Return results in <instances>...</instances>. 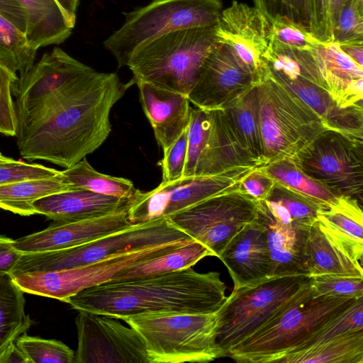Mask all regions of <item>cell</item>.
<instances>
[{
	"mask_svg": "<svg viewBox=\"0 0 363 363\" xmlns=\"http://www.w3.org/2000/svg\"><path fill=\"white\" fill-rule=\"evenodd\" d=\"M133 84L91 70L47 116L16 136L21 156L65 168L79 162L107 139L111 111Z\"/></svg>",
	"mask_w": 363,
	"mask_h": 363,
	"instance_id": "6da1fadb",
	"label": "cell"
},
{
	"mask_svg": "<svg viewBox=\"0 0 363 363\" xmlns=\"http://www.w3.org/2000/svg\"><path fill=\"white\" fill-rule=\"evenodd\" d=\"M225 289L219 272L200 273L190 267L107 281L79 291L66 303L77 311L123 320L149 313H212L225 301Z\"/></svg>",
	"mask_w": 363,
	"mask_h": 363,
	"instance_id": "7a4b0ae2",
	"label": "cell"
},
{
	"mask_svg": "<svg viewBox=\"0 0 363 363\" xmlns=\"http://www.w3.org/2000/svg\"><path fill=\"white\" fill-rule=\"evenodd\" d=\"M355 299L314 297L309 277L307 282L264 324L231 349L227 357L237 362L275 363L284 354L299 348Z\"/></svg>",
	"mask_w": 363,
	"mask_h": 363,
	"instance_id": "3957f363",
	"label": "cell"
},
{
	"mask_svg": "<svg viewBox=\"0 0 363 363\" xmlns=\"http://www.w3.org/2000/svg\"><path fill=\"white\" fill-rule=\"evenodd\" d=\"M216 28H186L143 43L133 50L127 64L132 80L188 95L217 43Z\"/></svg>",
	"mask_w": 363,
	"mask_h": 363,
	"instance_id": "277c9868",
	"label": "cell"
},
{
	"mask_svg": "<svg viewBox=\"0 0 363 363\" xmlns=\"http://www.w3.org/2000/svg\"><path fill=\"white\" fill-rule=\"evenodd\" d=\"M123 321L143 339L150 363H201L220 357L216 312L140 314Z\"/></svg>",
	"mask_w": 363,
	"mask_h": 363,
	"instance_id": "5b68a950",
	"label": "cell"
},
{
	"mask_svg": "<svg viewBox=\"0 0 363 363\" xmlns=\"http://www.w3.org/2000/svg\"><path fill=\"white\" fill-rule=\"evenodd\" d=\"M265 166L294 156L327 129L294 93L267 74L257 85Z\"/></svg>",
	"mask_w": 363,
	"mask_h": 363,
	"instance_id": "8992f818",
	"label": "cell"
},
{
	"mask_svg": "<svg viewBox=\"0 0 363 363\" xmlns=\"http://www.w3.org/2000/svg\"><path fill=\"white\" fill-rule=\"evenodd\" d=\"M222 11L221 0H152L124 13V23L104 45L118 67L127 66L133 50L147 40L176 30L217 26Z\"/></svg>",
	"mask_w": 363,
	"mask_h": 363,
	"instance_id": "52a82bcc",
	"label": "cell"
},
{
	"mask_svg": "<svg viewBox=\"0 0 363 363\" xmlns=\"http://www.w3.org/2000/svg\"><path fill=\"white\" fill-rule=\"evenodd\" d=\"M194 240L162 217L134 224L92 242L58 250L23 254L11 276L71 269L146 247Z\"/></svg>",
	"mask_w": 363,
	"mask_h": 363,
	"instance_id": "ba28073f",
	"label": "cell"
},
{
	"mask_svg": "<svg viewBox=\"0 0 363 363\" xmlns=\"http://www.w3.org/2000/svg\"><path fill=\"white\" fill-rule=\"evenodd\" d=\"M309 279L306 275L272 276L233 289L216 311L220 357L264 324Z\"/></svg>",
	"mask_w": 363,
	"mask_h": 363,
	"instance_id": "9c48e42d",
	"label": "cell"
},
{
	"mask_svg": "<svg viewBox=\"0 0 363 363\" xmlns=\"http://www.w3.org/2000/svg\"><path fill=\"white\" fill-rule=\"evenodd\" d=\"M91 69L55 47L19 75L12 88L18 121L16 136L43 119Z\"/></svg>",
	"mask_w": 363,
	"mask_h": 363,
	"instance_id": "30bf717a",
	"label": "cell"
},
{
	"mask_svg": "<svg viewBox=\"0 0 363 363\" xmlns=\"http://www.w3.org/2000/svg\"><path fill=\"white\" fill-rule=\"evenodd\" d=\"M291 158L308 177L336 196L362 203V139L326 129Z\"/></svg>",
	"mask_w": 363,
	"mask_h": 363,
	"instance_id": "8fae6325",
	"label": "cell"
},
{
	"mask_svg": "<svg viewBox=\"0 0 363 363\" xmlns=\"http://www.w3.org/2000/svg\"><path fill=\"white\" fill-rule=\"evenodd\" d=\"M258 210L257 201L238 184L167 218L219 258L232 238L257 218Z\"/></svg>",
	"mask_w": 363,
	"mask_h": 363,
	"instance_id": "7c38bea8",
	"label": "cell"
},
{
	"mask_svg": "<svg viewBox=\"0 0 363 363\" xmlns=\"http://www.w3.org/2000/svg\"><path fill=\"white\" fill-rule=\"evenodd\" d=\"M190 240H179L146 247L78 267L28 272L12 277L24 293L67 300L79 291L111 281L120 270L138 262L157 256Z\"/></svg>",
	"mask_w": 363,
	"mask_h": 363,
	"instance_id": "4fadbf2b",
	"label": "cell"
},
{
	"mask_svg": "<svg viewBox=\"0 0 363 363\" xmlns=\"http://www.w3.org/2000/svg\"><path fill=\"white\" fill-rule=\"evenodd\" d=\"M257 167L235 168L211 176L182 177L160 183L155 189H137L128 209L129 222L134 225L168 217L208 198L236 186Z\"/></svg>",
	"mask_w": 363,
	"mask_h": 363,
	"instance_id": "5bb4252c",
	"label": "cell"
},
{
	"mask_svg": "<svg viewBox=\"0 0 363 363\" xmlns=\"http://www.w3.org/2000/svg\"><path fill=\"white\" fill-rule=\"evenodd\" d=\"M78 312L74 363H150L145 343L135 329L108 315Z\"/></svg>",
	"mask_w": 363,
	"mask_h": 363,
	"instance_id": "9a60e30c",
	"label": "cell"
},
{
	"mask_svg": "<svg viewBox=\"0 0 363 363\" xmlns=\"http://www.w3.org/2000/svg\"><path fill=\"white\" fill-rule=\"evenodd\" d=\"M216 34L217 40L230 48L258 84L268 72L263 59L270 36L266 16L255 6L233 1L223 9Z\"/></svg>",
	"mask_w": 363,
	"mask_h": 363,
	"instance_id": "2e32d148",
	"label": "cell"
},
{
	"mask_svg": "<svg viewBox=\"0 0 363 363\" xmlns=\"http://www.w3.org/2000/svg\"><path fill=\"white\" fill-rule=\"evenodd\" d=\"M256 85L230 48L217 40L187 96L196 107L211 110L222 108Z\"/></svg>",
	"mask_w": 363,
	"mask_h": 363,
	"instance_id": "e0dca14e",
	"label": "cell"
},
{
	"mask_svg": "<svg viewBox=\"0 0 363 363\" xmlns=\"http://www.w3.org/2000/svg\"><path fill=\"white\" fill-rule=\"evenodd\" d=\"M128 210L82 220H52L44 230L20 238L14 247L21 254L79 246L132 226Z\"/></svg>",
	"mask_w": 363,
	"mask_h": 363,
	"instance_id": "ac0fdd59",
	"label": "cell"
},
{
	"mask_svg": "<svg viewBox=\"0 0 363 363\" xmlns=\"http://www.w3.org/2000/svg\"><path fill=\"white\" fill-rule=\"evenodd\" d=\"M219 259L228 269L234 289L272 277L266 226L259 214L232 238Z\"/></svg>",
	"mask_w": 363,
	"mask_h": 363,
	"instance_id": "d6986e66",
	"label": "cell"
},
{
	"mask_svg": "<svg viewBox=\"0 0 363 363\" xmlns=\"http://www.w3.org/2000/svg\"><path fill=\"white\" fill-rule=\"evenodd\" d=\"M135 84L144 113L164 151L189 125L191 107L188 96L145 82Z\"/></svg>",
	"mask_w": 363,
	"mask_h": 363,
	"instance_id": "ffe728a7",
	"label": "cell"
},
{
	"mask_svg": "<svg viewBox=\"0 0 363 363\" xmlns=\"http://www.w3.org/2000/svg\"><path fill=\"white\" fill-rule=\"evenodd\" d=\"M211 128L194 177L211 176L235 168L263 167L248 152L222 108L211 109Z\"/></svg>",
	"mask_w": 363,
	"mask_h": 363,
	"instance_id": "44dd1931",
	"label": "cell"
},
{
	"mask_svg": "<svg viewBox=\"0 0 363 363\" xmlns=\"http://www.w3.org/2000/svg\"><path fill=\"white\" fill-rule=\"evenodd\" d=\"M313 53L325 89L336 104L362 106L363 67L334 41L320 43Z\"/></svg>",
	"mask_w": 363,
	"mask_h": 363,
	"instance_id": "7402d4cb",
	"label": "cell"
},
{
	"mask_svg": "<svg viewBox=\"0 0 363 363\" xmlns=\"http://www.w3.org/2000/svg\"><path fill=\"white\" fill-rule=\"evenodd\" d=\"M17 1L25 12L26 37L32 48L60 44L71 35L79 0Z\"/></svg>",
	"mask_w": 363,
	"mask_h": 363,
	"instance_id": "603a6c76",
	"label": "cell"
},
{
	"mask_svg": "<svg viewBox=\"0 0 363 363\" xmlns=\"http://www.w3.org/2000/svg\"><path fill=\"white\" fill-rule=\"evenodd\" d=\"M133 198V197H132ZM132 198H121L74 189L34 202L36 214L52 220H82L127 211Z\"/></svg>",
	"mask_w": 363,
	"mask_h": 363,
	"instance_id": "cb8c5ba5",
	"label": "cell"
},
{
	"mask_svg": "<svg viewBox=\"0 0 363 363\" xmlns=\"http://www.w3.org/2000/svg\"><path fill=\"white\" fill-rule=\"evenodd\" d=\"M258 206V214L266 226L272 276H308L306 244L312 223L308 226L285 225L273 219L259 202Z\"/></svg>",
	"mask_w": 363,
	"mask_h": 363,
	"instance_id": "d4e9b609",
	"label": "cell"
},
{
	"mask_svg": "<svg viewBox=\"0 0 363 363\" xmlns=\"http://www.w3.org/2000/svg\"><path fill=\"white\" fill-rule=\"evenodd\" d=\"M362 203L357 199L337 196L320 209V226L353 259L362 263L363 256Z\"/></svg>",
	"mask_w": 363,
	"mask_h": 363,
	"instance_id": "484cf974",
	"label": "cell"
},
{
	"mask_svg": "<svg viewBox=\"0 0 363 363\" xmlns=\"http://www.w3.org/2000/svg\"><path fill=\"white\" fill-rule=\"evenodd\" d=\"M306 252L309 277L332 274L363 277L362 263L350 257L325 232L318 219L308 229Z\"/></svg>",
	"mask_w": 363,
	"mask_h": 363,
	"instance_id": "4316f807",
	"label": "cell"
},
{
	"mask_svg": "<svg viewBox=\"0 0 363 363\" xmlns=\"http://www.w3.org/2000/svg\"><path fill=\"white\" fill-rule=\"evenodd\" d=\"M363 363V330L289 352L275 363Z\"/></svg>",
	"mask_w": 363,
	"mask_h": 363,
	"instance_id": "83f0119b",
	"label": "cell"
},
{
	"mask_svg": "<svg viewBox=\"0 0 363 363\" xmlns=\"http://www.w3.org/2000/svg\"><path fill=\"white\" fill-rule=\"evenodd\" d=\"M222 108L243 145L264 167L257 85L225 104Z\"/></svg>",
	"mask_w": 363,
	"mask_h": 363,
	"instance_id": "f1b7e54d",
	"label": "cell"
},
{
	"mask_svg": "<svg viewBox=\"0 0 363 363\" xmlns=\"http://www.w3.org/2000/svg\"><path fill=\"white\" fill-rule=\"evenodd\" d=\"M208 256H213L211 252L194 240L157 256L133 264L120 270L109 281L158 275L190 268Z\"/></svg>",
	"mask_w": 363,
	"mask_h": 363,
	"instance_id": "f546056e",
	"label": "cell"
},
{
	"mask_svg": "<svg viewBox=\"0 0 363 363\" xmlns=\"http://www.w3.org/2000/svg\"><path fill=\"white\" fill-rule=\"evenodd\" d=\"M60 172L52 177L31 179L0 185V208L22 216L36 214L33 203L45 196L75 188Z\"/></svg>",
	"mask_w": 363,
	"mask_h": 363,
	"instance_id": "4dcf8cb0",
	"label": "cell"
},
{
	"mask_svg": "<svg viewBox=\"0 0 363 363\" xmlns=\"http://www.w3.org/2000/svg\"><path fill=\"white\" fill-rule=\"evenodd\" d=\"M23 293L9 273L0 274V353L33 324L25 312Z\"/></svg>",
	"mask_w": 363,
	"mask_h": 363,
	"instance_id": "1f68e13d",
	"label": "cell"
},
{
	"mask_svg": "<svg viewBox=\"0 0 363 363\" xmlns=\"http://www.w3.org/2000/svg\"><path fill=\"white\" fill-rule=\"evenodd\" d=\"M62 180L75 188L97 194L121 198H132L137 189L132 181L97 172L84 157L82 160L60 171Z\"/></svg>",
	"mask_w": 363,
	"mask_h": 363,
	"instance_id": "d6a6232c",
	"label": "cell"
},
{
	"mask_svg": "<svg viewBox=\"0 0 363 363\" xmlns=\"http://www.w3.org/2000/svg\"><path fill=\"white\" fill-rule=\"evenodd\" d=\"M36 52L25 33L0 16V64L21 75L33 65Z\"/></svg>",
	"mask_w": 363,
	"mask_h": 363,
	"instance_id": "836d02e7",
	"label": "cell"
},
{
	"mask_svg": "<svg viewBox=\"0 0 363 363\" xmlns=\"http://www.w3.org/2000/svg\"><path fill=\"white\" fill-rule=\"evenodd\" d=\"M263 168L278 182L315 199L323 206L337 196L308 177L291 157L276 161Z\"/></svg>",
	"mask_w": 363,
	"mask_h": 363,
	"instance_id": "e575fe53",
	"label": "cell"
},
{
	"mask_svg": "<svg viewBox=\"0 0 363 363\" xmlns=\"http://www.w3.org/2000/svg\"><path fill=\"white\" fill-rule=\"evenodd\" d=\"M29 363H74V352L55 340H47L23 334L16 341Z\"/></svg>",
	"mask_w": 363,
	"mask_h": 363,
	"instance_id": "d590c367",
	"label": "cell"
},
{
	"mask_svg": "<svg viewBox=\"0 0 363 363\" xmlns=\"http://www.w3.org/2000/svg\"><path fill=\"white\" fill-rule=\"evenodd\" d=\"M268 199L284 206L289 212L294 223L308 226L315 220L318 211L323 207L315 199L277 182Z\"/></svg>",
	"mask_w": 363,
	"mask_h": 363,
	"instance_id": "8d00e7d4",
	"label": "cell"
},
{
	"mask_svg": "<svg viewBox=\"0 0 363 363\" xmlns=\"http://www.w3.org/2000/svg\"><path fill=\"white\" fill-rule=\"evenodd\" d=\"M211 128L210 111L192 108L187 131V150L183 177H194L198 160L204 150Z\"/></svg>",
	"mask_w": 363,
	"mask_h": 363,
	"instance_id": "74e56055",
	"label": "cell"
},
{
	"mask_svg": "<svg viewBox=\"0 0 363 363\" xmlns=\"http://www.w3.org/2000/svg\"><path fill=\"white\" fill-rule=\"evenodd\" d=\"M360 330H363V296L356 298L344 311L311 335L297 350L319 341Z\"/></svg>",
	"mask_w": 363,
	"mask_h": 363,
	"instance_id": "f35d334b",
	"label": "cell"
},
{
	"mask_svg": "<svg viewBox=\"0 0 363 363\" xmlns=\"http://www.w3.org/2000/svg\"><path fill=\"white\" fill-rule=\"evenodd\" d=\"M314 297L332 296L357 298L363 296V277L322 274L310 277Z\"/></svg>",
	"mask_w": 363,
	"mask_h": 363,
	"instance_id": "ab89813d",
	"label": "cell"
},
{
	"mask_svg": "<svg viewBox=\"0 0 363 363\" xmlns=\"http://www.w3.org/2000/svg\"><path fill=\"white\" fill-rule=\"evenodd\" d=\"M253 2L269 23L275 18H284L311 30V0H253Z\"/></svg>",
	"mask_w": 363,
	"mask_h": 363,
	"instance_id": "60d3db41",
	"label": "cell"
},
{
	"mask_svg": "<svg viewBox=\"0 0 363 363\" xmlns=\"http://www.w3.org/2000/svg\"><path fill=\"white\" fill-rule=\"evenodd\" d=\"M269 23V43L277 46L300 50H312L322 43L310 30L286 18H277Z\"/></svg>",
	"mask_w": 363,
	"mask_h": 363,
	"instance_id": "b9f144b4",
	"label": "cell"
},
{
	"mask_svg": "<svg viewBox=\"0 0 363 363\" xmlns=\"http://www.w3.org/2000/svg\"><path fill=\"white\" fill-rule=\"evenodd\" d=\"M339 45L363 42V0H346L333 30Z\"/></svg>",
	"mask_w": 363,
	"mask_h": 363,
	"instance_id": "7bdbcfd3",
	"label": "cell"
},
{
	"mask_svg": "<svg viewBox=\"0 0 363 363\" xmlns=\"http://www.w3.org/2000/svg\"><path fill=\"white\" fill-rule=\"evenodd\" d=\"M18 79L16 74L0 64V134L16 136L18 121L13 99L12 88Z\"/></svg>",
	"mask_w": 363,
	"mask_h": 363,
	"instance_id": "ee69618b",
	"label": "cell"
},
{
	"mask_svg": "<svg viewBox=\"0 0 363 363\" xmlns=\"http://www.w3.org/2000/svg\"><path fill=\"white\" fill-rule=\"evenodd\" d=\"M188 127L164 151L161 162L162 177L161 183H169L183 177L187 150Z\"/></svg>",
	"mask_w": 363,
	"mask_h": 363,
	"instance_id": "f6af8a7d",
	"label": "cell"
},
{
	"mask_svg": "<svg viewBox=\"0 0 363 363\" xmlns=\"http://www.w3.org/2000/svg\"><path fill=\"white\" fill-rule=\"evenodd\" d=\"M59 170L35 163L15 160L0 164V185L26 179L52 177Z\"/></svg>",
	"mask_w": 363,
	"mask_h": 363,
	"instance_id": "bcb514c9",
	"label": "cell"
},
{
	"mask_svg": "<svg viewBox=\"0 0 363 363\" xmlns=\"http://www.w3.org/2000/svg\"><path fill=\"white\" fill-rule=\"evenodd\" d=\"M263 167H257L245 176L238 183V187L257 201L267 198L277 183Z\"/></svg>",
	"mask_w": 363,
	"mask_h": 363,
	"instance_id": "7dc6e473",
	"label": "cell"
},
{
	"mask_svg": "<svg viewBox=\"0 0 363 363\" xmlns=\"http://www.w3.org/2000/svg\"><path fill=\"white\" fill-rule=\"evenodd\" d=\"M311 31L322 43L333 41L330 0H311Z\"/></svg>",
	"mask_w": 363,
	"mask_h": 363,
	"instance_id": "c3c4849f",
	"label": "cell"
},
{
	"mask_svg": "<svg viewBox=\"0 0 363 363\" xmlns=\"http://www.w3.org/2000/svg\"><path fill=\"white\" fill-rule=\"evenodd\" d=\"M0 16L13 24L26 35V15L23 8L17 0H0Z\"/></svg>",
	"mask_w": 363,
	"mask_h": 363,
	"instance_id": "681fc988",
	"label": "cell"
},
{
	"mask_svg": "<svg viewBox=\"0 0 363 363\" xmlns=\"http://www.w3.org/2000/svg\"><path fill=\"white\" fill-rule=\"evenodd\" d=\"M14 241L0 235V274L10 273L23 255L14 247Z\"/></svg>",
	"mask_w": 363,
	"mask_h": 363,
	"instance_id": "f907efd6",
	"label": "cell"
},
{
	"mask_svg": "<svg viewBox=\"0 0 363 363\" xmlns=\"http://www.w3.org/2000/svg\"><path fill=\"white\" fill-rule=\"evenodd\" d=\"M29 363L28 359L18 347L16 342L11 344L0 353V363Z\"/></svg>",
	"mask_w": 363,
	"mask_h": 363,
	"instance_id": "816d5d0a",
	"label": "cell"
},
{
	"mask_svg": "<svg viewBox=\"0 0 363 363\" xmlns=\"http://www.w3.org/2000/svg\"><path fill=\"white\" fill-rule=\"evenodd\" d=\"M339 45L347 55L363 67V42H351Z\"/></svg>",
	"mask_w": 363,
	"mask_h": 363,
	"instance_id": "f5cc1de1",
	"label": "cell"
},
{
	"mask_svg": "<svg viewBox=\"0 0 363 363\" xmlns=\"http://www.w3.org/2000/svg\"><path fill=\"white\" fill-rule=\"evenodd\" d=\"M346 0H330V17L332 29L335 28Z\"/></svg>",
	"mask_w": 363,
	"mask_h": 363,
	"instance_id": "db71d44e",
	"label": "cell"
},
{
	"mask_svg": "<svg viewBox=\"0 0 363 363\" xmlns=\"http://www.w3.org/2000/svg\"><path fill=\"white\" fill-rule=\"evenodd\" d=\"M13 160V159L4 156L3 157H0V164L10 162Z\"/></svg>",
	"mask_w": 363,
	"mask_h": 363,
	"instance_id": "11a10c76",
	"label": "cell"
},
{
	"mask_svg": "<svg viewBox=\"0 0 363 363\" xmlns=\"http://www.w3.org/2000/svg\"><path fill=\"white\" fill-rule=\"evenodd\" d=\"M4 157L1 152H0V157Z\"/></svg>",
	"mask_w": 363,
	"mask_h": 363,
	"instance_id": "9f6ffc18",
	"label": "cell"
}]
</instances>
